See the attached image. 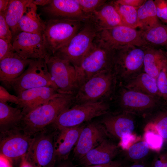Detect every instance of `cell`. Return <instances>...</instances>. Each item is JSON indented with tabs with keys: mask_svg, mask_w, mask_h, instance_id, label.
Listing matches in <instances>:
<instances>
[{
	"mask_svg": "<svg viewBox=\"0 0 167 167\" xmlns=\"http://www.w3.org/2000/svg\"><path fill=\"white\" fill-rule=\"evenodd\" d=\"M119 148L107 139L79 160V163L84 166L108 163L118 154Z\"/></svg>",
	"mask_w": 167,
	"mask_h": 167,
	"instance_id": "d6986e66",
	"label": "cell"
},
{
	"mask_svg": "<svg viewBox=\"0 0 167 167\" xmlns=\"http://www.w3.org/2000/svg\"><path fill=\"white\" fill-rule=\"evenodd\" d=\"M59 93L75 95L78 89L75 67L69 62L52 55L47 62Z\"/></svg>",
	"mask_w": 167,
	"mask_h": 167,
	"instance_id": "7c38bea8",
	"label": "cell"
},
{
	"mask_svg": "<svg viewBox=\"0 0 167 167\" xmlns=\"http://www.w3.org/2000/svg\"><path fill=\"white\" fill-rule=\"evenodd\" d=\"M96 39L113 49L130 45L142 47L151 46L145 41L143 31L124 25L99 31Z\"/></svg>",
	"mask_w": 167,
	"mask_h": 167,
	"instance_id": "8fae6325",
	"label": "cell"
},
{
	"mask_svg": "<svg viewBox=\"0 0 167 167\" xmlns=\"http://www.w3.org/2000/svg\"><path fill=\"white\" fill-rule=\"evenodd\" d=\"M123 162L120 160L112 161L106 164L92 165L84 167H123Z\"/></svg>",
	"mask_w": 167,
	"mask_h": 167,
	"instance_id": "7bdbcfd3",
	"label": "cell"
},
{
	"mask_svg": "<svg viewBox=\"0 0 167 167\" xmlns=\"http://www.w3.org/2000/svg\"><path fill=\"white\" fill-rule=\"evenodd\" d=\"M151 167H167V153H158L156 155Z\"/></svg>",
	"mask_w": 167,
	"mask_h": 167,
	"instance_id": "60d3db41",
	"label": "cell"
},
{
	"mask_svg": "<svg viewBox=\"0 0 167 167\" xmlns=\"http://www.w3.org/2000/svg\"><path fill=\"white\" fill-rule=\"evenodd\" d=\"M144 128L156 131L163 139L164 143L167 142V111H156L149 116Z\"/></svg>",
	"mask_w": 167,
	"mask_h": 167,
	"instance_id": "f546056e",
	"label": "cell"
},
{
	"mask_svg": "<svg viewBox=\"0 0 167 167\" xmlns=\"http://www.w3.org/2000/svg\"><path fill=\"white\" fill-rule=\"evenodd\" d=\"M109 135L103 125L92 122L85 126L74 148V157L79 160L107 139Z\"/></svg>",
	"mask_w": 167,
	"mask_h": 167,
	"instance_id": "9a60e30c",
	"label": "cell"
},
{
	"mask_svg": "<svg viewBox=\"0 0 167 167\" xmlns=\"http://www.w3.org/2000/svg\"><path fill=\"white\" fill-rule=\"evenodd\" d=\"M13 162L11 159L0 154V167H12Z\"/></svg>",
	"mask_w": 167,
	"mask_h": 167,
	"instance_id": "ee69618b",
	"label": "cell"
},
{
	"mask_svg": "<svg viewBox=\"0 0 167 167\" xmlns=\"http://www.w3.org/2000/svg\"><path fill=\"white\" fill-rule=\"evenodd\" d=\"M141 136L138 135L135 133H125L119 139L118 145L123 151H125L134 143L141 140Z\"/></svg>",
	"mask_w": 167,
	"mask_h": 167,
	"instance_id": "d590c367",
	"label": "cell"
},
{
	"mask_svg": "<svg viewBox=\"0 0 167 167\" xmlns=\"http://www.w3.org/2000/svg\"><path fill=\"white\" fill-rule=\"evenodd\" d=\"M114 55V49L96 38L80 65L75 68L78 89L97 73L104 71L113 70Z\"/></svg>",
	"mask_w": 167,
	"mask_h": 167,
	"instance_id": "7a4b0ae2",
	"label": "cell"
},
{
	"mask_svg": "<svg viewBox=\"0 0 167 167\" xmlns=\"http://www.w3.org/2000/svg\"><path fill=\"white\" fill-rule=\"evenodd\" d=\"M144 48L130 45L114 49L113 69L122 83L142 72Z\"/></svg>",
	"mask_w": 167,
	"mask_h": 167,
	"instance_id": "9c48e42d",
	"label": "cell"
},
{
	"mask_svg": "<svg viewBox=\"0 0 167 167\" xmlns=\"http://www.w3.org/2000/svg\"><path fill=\"white\" fill-rule=\"evenodd\" d=\"M19 167H34L27 159V156L22 157L20 160Z\"/></svg>",
	"mask_w": 167,
	"mask_h": 167,
	"instance_id": "7dc6e473",
	"label": "cell"
},
{
	"mask_svg": "<svg viewBox=\"0 0 167 167\" xmlns=\"http://www.w3.org/2000/svg\"><path fill=\"white\" fill-rule=\"evenodd\" d=\"M117 80L113 70L97 73L79 87L75 95L74 104L107 101L115 92Z\"/></svg>",
	"mask_w": 167,
	"mask_h": 167,
	"instance_id": "3957f363",
	"label": "cell"
},
{
	"mask_svg": "<svg viewBox=\"0 0 167 167\" xmlns=\"http://www.w3.org/2000/svg\"><path fill=\"white\" fill-rule=\"evenodd\" d=\"M150 150L147 143L141 140L134 143L127 150L123 151L126 160L136 162L143 161L149 154Z\"/></svg>",
	"mask_w": 167,
	"mask_h": 167,
	"instance_id": "1f68e13d",
	"label": "cell"
},
{
	"mask_svg": "<svg viewBox=\"0 0 167 167\" xmlns=\"http://www.w3.org/2000/svg\"><path fill=\"white\" fill-rule=\"evenodd\" d=\"M85 125L67 128L59 131L55 143L56 161L68 160L71 151L75 146Z\"/></svg>",
	"mask_w": 167,
	"mask_h": 167,
	"instance_id": "ffe728a7",
	"label": "cell"
},
{
	"mask_svg": "<svg viewBox=\"0 0 167 167\" xmlns=\"http://www.w3.org/2000/svg\"><path fill=\"white\" fill-rule=\"evenodd\" d=\"M144 130L143 140L147 143L151 150L159 152L164 144L163 138L153 130L144 129Z\"/></svg>",
	"mask_w": 167,
	"mask_h": 167,
	"instance_id": "d6a6232c",
	"label": "cell"
},
{
	"mask_svg": "<svg viewBox=\"0 0 167 167\" xmlns=\"http://www.w3.org/2000/svg\"><path fill=\"white\" fill-rule=\"evenodd\" d=\"M59 93L54 88L48 87L32 88L24 91L17 95L19 104L17 107L24 115L47 103Z\"/></svg>",
	"mask_w": 167,
	"mask_h": 167,
	"instance_id": "ac0fdd59",
	"label": "cell"
},
{
	"mask_svg": "<svg viewBox=\"0 0 167 167\" xmlns=\"http://www.w3.org/2000/svg\"><path fill=\"white\" fill-rule=\"evenodd\" d=\"M15 56L0 60V80L2 84L19 76L32 61Z\"/></svg>",
	"mask_w": 167,
	"mask_h": 167,
	"instance_id": "603a6c76",
	"label": "cell"
},
{
	"mask_svg": "<svg viewBox=\"0 0 167 167\" xmlns=\"http://www.w3.org/2000/svg\"><path fill=\"white\" fill-rule=\"evenodd\" d=\"M0 38L11 41L13 38L11 32L6 22L4 14L0 13Z\"/></svg>",
	"mask_w": 167,
	"mask_h": 167,
	"instance_id": "74e56055",
	"label": "cell"
},
{
	"mask_svg": "<svg viewBox=\"0 0 167 167\" xmlns=\"http://www.w3.org/2000/svg\"><path fill=\"white\" fill-rule=\"evenodd\" d=\"M36 5L33 0H28L26 4L19 23L21 32L43 34L45 21H43L37 12Z\"/></svg>",
	"mask_w": 167,
	"mask_h": 167,
	"instance_id": "7402d4cb",
	"label": "cell"
},
{
	"mask_svg": "<svg viewBox=\"0 0 167 167\" xmlns=\"http://www.w3.org/2000/svg\"><path fill=\"white\" fill-rule=\"evenodd\" d=\"M17 54L11 41L0 38V60L6 58L13 57Z\"/></svg>",
	"mask_w": 167,
	"mask_h": 167,
	"instance_id": "8d00e7d4",
	"label": "cell"
},
{
	"mask_svg": "<svg viewBox=\"0 0 167 167\" xmlns=\"http://www.w3.org/2000/svg\"><path fill=\"white\" fill-rule=\"evenodd\" d=\"M144 39L151 46L167 45V25L161 24L143 31Z\"/></svg>",
	"mask_w": 167,
	"mask_h": 167,
	"instance_id": "f1b7e54d",
	"label": "cell"
},
{
	"mask_svg": "<svg viewBox=\"0 0 167 167\" xmlns=\"http://www.w3.org/2000/svg\"><path fill=\"white\" fill-rule=\"evenodd\" d=\"M101 121L109 135L120 139L122 135L134 133L136 127L135 115L119 111L106 114Z\"/></svg>",
	"mask_w": 167,
	"mask_h": 167,
	"instance_id": "e0dca14e",
	"label": "cell"
},
{
	"mask_svg": "<svg viewBox=\"0 0 167 167\" xmlns=\"http://www.w3.org/2000/svg\"><path fill=\"white\" fill-rule=\"evenodd\" d=\"M24 116L21 109L14 107L0 102V129L1 132L20 128Z\"/></svg>",
	"mask_w": 167,
	"mask_h": 167,
	"instance_id": "484cf974",
	"label": "cell"
},
{
	"mask_svg": "<svg viewBox=\"0 0 167 167\" xmlns=\"http://www.w3.org/2000/svg\"><path fill=\"white\" fill-rule=\"evenodd\" d=\"M157 16L160 20L167 23V0H155Z\"/></svg>",
	"mask_w": 167,
	"mask_h": 167,
	"instance_id": "f35d334b",
	"label": "cell"
},
{
	"mask_svg": "<svg viewBox=\"0 0 167 167\" xmlns=\"http://www.w3.org/2000/svg\"><path fill=\"white\" fill-rule=\"evenodd\" d=\"M88 21L92 23L98 31L123 25L112 1H107L97 9L89 16Z\"/></svg>",
	"mask_w": 167,
	"mask_h": 167,
	"instance_id": "44dd1931",
	"label": "cell"
},
{
	"mask_svg": "<svg viewBox=\"0 0 167 167\" xmlns=\"http://www.w3.org/2000/svg\"><path fill=\"white\" fill-rule=\"evenodd\" d=\"M0 102L7 103L11 102L17 106L19 104V99L17 96L9 93L2 86H0Z\"/></svg>",
	"mask_w": 167,
	"mask_h": 167,
	"instance_id": "ab89813d",
	"label": "cell"
},
{
	"mask_svg": "<svg viewBox=\"0 0 167 167\" xmlns=\"http://www.w3.org/2000/svg\"><path fill=\"white\" fill-rule=\"evenodd\" d=\"M98 31L91 22H85L79 31L53 55L69 62L77 68L92 45Z\"/></svg>",
	"mask_w": 167,
	"mask_h": 167,
	"instance_id": "277c9868",
	"label": "cell"
},
{
	"mask_svg": "<svg viewBox=\"0 0 167 167\" xmlns=\"http://www.w3.org/2000/svg\"><path fill=\"white\" fill-rule=\"evenodd\" d=\"M3 84L7 88L13 89L17 95L25 90L42 87L53 88L58 92L57 87L49 71L47 62L42 58L33 59L19 76Z\"/></svg>",
	"mask_w": 167,
	"mask_h": 167,
	"instance_id": "8992f818",
	"label": "cell"
},
{
	"mask_svg": "<svg viewBox=\"0 0 167 167\" xmlns=\"http://www.w3.org/2000/svg\"><path fill=\"white\" fill-rule=\"evenodd\" d=\"M165 49H166V51H165V52L167 54V45H166L165 46Z\"/></svg>",
	"mask_w": 167,
	"mask_h": 167,
	"instance_id": "f907efd6",
	"label": "cell"
},
{
	"mask_svg": "<svg viewBox=\"0 0 167 167\" xmlns=\"http://www.w3.org/2000/svg\"><path fill=\"white\" fill-rule=\"evenodd\" d=\"M120 86L116 98L119 111L144 117L157 111L159 97L128 88L122 84Z\"/></svg>",
	"mask_w": 167,
	"mask_h": 167,
	"instance_id": "ba28073f",
	"label": "cell"
},
{
	"mask_svg": "<svg viewBox=\"0 0 167 167\" xmlns=\"http://www.w3.org/2000/svg\"><path fill=\"white\" fill-rule=\"evenodd\" d=\"M77 1L82 11L89 19V16L107 1L105 0H77Z\"/></svg>",
	"mask_w": 167,
	"mask_h": 167,
	"instance_id": "836d02e7",
	"label": "cell"
},
{
	"mask_svg": "<svg viewBox=\"0 0 167 167\" xmlns=\"http://www.w3.org/2000/svg\"><path fill=\"white\" fill-rule=\"evenodd\" d=\"M75 95L59 93L47 103L25 115L20 128L30 135L43 130L74 104Z\"/></svg>",
	"mask_w": 167,
	"mask_h": 167,
	"instance_id": "6da1fadb",
	"label": "cell"
},
{
	"mask_svg": "<svg viewBox=\"0 0 167 167\" xmlns=\"http://www.w3.org/2000/svg\"><path fill=\"white\" fill-rule=\"evenodd\" d=\"M84 22L67 19L46 20L43 35L49 57L66 44L79 31Z\"/></svg>",
	"mask_w": 167,
	"mask_h": 167,
	"instance_id": "52a82bcc",
	"label": "cell"
},
{
	"mask_svg": "<svg viewBox=\"0 0 167 167\" xmlns=\"http://www.w3.org/2000/svg\"><path fill=\"white\" fill-rule=\"evenodd\" d=\"M50 0H33V3L36 5L44 6L50 3Z\"/></svg>",
	"mask_w": 167,
	"mask_h": 167,
	"instance_id": "c3c4849f",
	"label": "cell"
},
{
	"mask_svg": "<svg viewBox=\"0 0 167 167\" xmlns=\"http://www.w3.org/2000/svg\"><path fill=\"white\" fill-rule=\"evenodd\" d=\"M113 4L121 17L123 24L136 29L139 27L138 8L115 3Z\"/></svg>",
	"mask_w": 167,
	"mask_h": 167,
	"instance_id": "4dcf8cb0",
	"label": "cell"
},
{
	"mask_svg": "<svg viewBox=\"0 0 167 167\" xmlns=\"http://www.w3.org/2000/svg\"><path fill=\"white\" fill-rule=\"evenodd\" d=\"M156 80L160 96L167 100V64L160 72Z\"/></svg>",
	"mask_w": 167,
	"mask_h": 167,
	"instance_id": "e575fe53",
	"label": "cell"
},
{
	"mask_svg": "<svg viewBox=\"0 0 167 167\" xmlns=\"http://www.w3.org/2000/svg\"><path fill=\"white\" fill-rule=\"evenodd\" d=\"M56 161L58 164H57L56 162L53 167H74L72 163L68 161V160L65 161Z\"/></svg>",
	"mask_w": 167,
	"mask_h": 167,
	"instance_id": "f6af8a7d",
	"label": "cell"
},
{
	"mask_svg": "<svg viewBox=\"0 0 167 167\" xmlns=\"http://www.w3.org/2000/svg\"><path fill=\"white\" fill-rule=\"evenodd\" d=\"M54 133L48 126L33 135V140L27 156L34 167H53L56 162Z\"/></svg>",
	"mask_w": 167,
	"mask_h": 167,
	"instance_id": "30bf717a",
	"label": "cell"
},
{
	"mask_svg": "<svg viewBox=\"0 0 167 167\" xmlns=\"http://www.w3.org/2000/svg\"><path fill=\"white\" fill-rule=\"evenodd\" d=\"M121 83L128 88L148 95L160 97L156 79L144 72Z\"/></svg>",
	"mask_w": 167,
	"mask_h": 167,
	"instance_id": "d4e9b609",
	"label": "cell"
},
{
	"mask_svg": "<svg viewBox=\"0 0 167 167\" xmlns=\"http://www.w3.org/2000/svg\"><path fill=\"white\" fill-rule=\"evenodd\" d=\"M144 72L156 79L167 64V54L161 49L152 46L144 48Z\"/></svg>",
	"mask_w": 167,
	"mask_h": 167,
	"instance_id": "cb8c5ba5",
	"label": "cell"
},
{
	"mask_svg": "<svg viewBox=\"0 0 167 167\" xmlns=\"http://www.w3.org/2000/svg\"><path fill=\"white\" fill-rule=\"evenodd\" d=\"M73 105L62 113L49 126L58 131L77 126L94 118L105 115L110 109L109 105L107 101Z\"/></svg>",
	"mask_w": 167,
	"mask_h": 167,
	"instance_id": "5b68a950",
	"label": "cell"
},
{
	"mask_svg": "<svg viewBox=\"0 0 167 167\" xmlns=\"http://www.w3.org/2000/svg\"><path fill=\"white\" fill-rule=\"evenodd\" d=\"M123 167H148V166L143 161L133 162V164L130 165L126 166H124Z\"/></svg>",
	"mask_w": 167,
	"mask_h": 167,
	"instance_id": "681fc988",
	"label": "cell"
},
{
	"mask_svg": "<svg viewBox=\"0 0 167 167\" xmlns=\"http://www.w3.org/2000/svg\"><path fill=\"white\" fill-rule=\"evenodd\" d=\"M28 0H10L4 14L6 22L11 32L13 37L21 31L19 25L25 6Z\"/></svg>",
	"mask_w": 167,
	"mask_h": 167,
	"instance_id": "4316f807",
	"label": "cell"
},
{
	"mask_svg": "<svg viewBox=\"0 0 167 167\" xmlns=\"http://www.w3.org/2000/svg\"><path fill=\"white\" fill-rule=\"evenodd\" d=\"M11 42L15 52L23 58H42L46 62L49 59L43 34L20 32L13 37Z\"/></svg>",
	"mask_w": 167,
	"mask_h": 167,
	"instance_id": "5bb4252c",
	"label": "cell"
},
{
	"mask_svg": "<svg viewBox=\"0 0 167 167\" xmlns=\"http://www.w3.org/2000/svg\"><path fill=\"white\" fill-rule=\"evenodd\" d=\"M145 0H117L113 1L116 3L131 6L138 8L145 1Z\"/></svg>",
	"mask_w": 167,
	"mask_h": 167,
	"instance_id": "b9f144b4",
	"label": "cell"
},
{
	"mask_svg": "<svg viewBox=\"0 0 167 167\" xmlns=\"http://www.w3.org/2000/svg\"><path fill=\"white\" fill-rule=\"evenodd\" d=\"M140 30L146 31L161 24L156 14V7L152 0H146L137 10Z\"/></svg>",
	"mask_w": 167,
	"mask_h": 167,
	"instance_id": "83f0119b",
	"label": "cell"
},
{
	"mask_svg": "<svg viewBox=\"0 0 167 167\" xmlns=\"http://www.w3.org/2000/svg\"><path fill=\"white\" fill-rule=\"evenodd\" d=\"M33 139L19 128L1 132L0 154L13 161L21 160L28 156Z\"/></svg>",
	"mask_w": 167,
	"mask_h": 167,
	"instance_id": "4fadbf2b",
	"label": "cell"
},
{
	"mask_svg": "<svg viewBox=\"0 0 167 167\" xmlns=\"http://www.w3.org/2000/svg\"><path fill=\"white\" fill-rule=\"evenodd\" d=\"M42 11L50 19H75L86 22L88 18L82 11L77 0H52Z\"/></svg>",
	"mask_w": 167,
	"mask_h": 167,
	"instance_id": "2e32d148",
	"label": "cell"
},
{
	"mask_svg": "<svg viewBox=\"0 0 167 167\" xmlns=\"http://www.w3.org/2000/svg\"><path fill=\"white\" fill-rule=\"evenodd\" d=\"M9 0H0V13L4 14L8 5Z\"/></svg>",
	"mask_w": 167,
	"mask_h": 167,
	"instance_id": "bcb514c9",
	"label": "cell"
}]
</instances>
